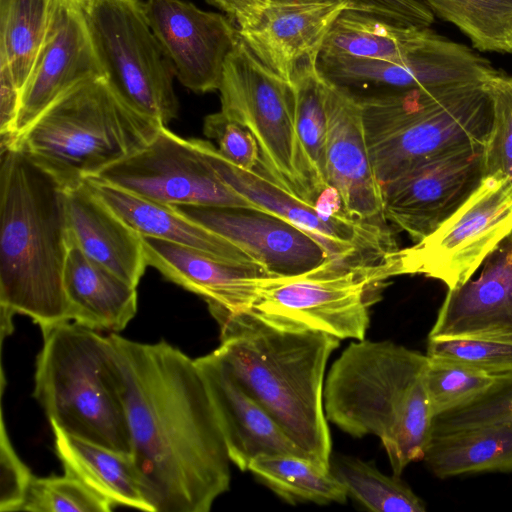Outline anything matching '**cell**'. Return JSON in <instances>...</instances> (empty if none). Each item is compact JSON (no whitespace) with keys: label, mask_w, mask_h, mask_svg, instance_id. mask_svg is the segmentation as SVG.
Returning <instances> with one entry per match:
<instances>
[{"label":"cell","mask_w":512,"mask_h":512,"mask_svg":"<svg viewBox=\"0 0 512 512\" xmlns=\"http://www.w3.org/2000/svg\"><path fill=\"white\" fill-rule=\"evenodd\" d=\"M455 338L512 342V232L477 279L448 290L428 339Z\"/></svg>","instance_id":"obj_19"},{"label":"cell","mask_w":512,"mask_h":512,"mask_svg":"<svg viewBox=\"0 0 512 512\" xmlns=\"http://www.w3.org/2000/svg\"><path fill=\"white\" fill-rule=\"evenodd\" d=\"M55 451L72 476L113 506L154 512L147 501L131 454L75 437L51 424Z\"/></svg>","instance_id":"obj_26"},{"label":"cell","mask_w":512,"mask_h":512,"mask_svg":"<svg viewBox=\"0 0 512 512\" xmlns=\"http://www.w3.org/2000/svg\"><path fill=\"white\" fill-rule=\"evenodd\" d=\"M248 471L290 504H341L348 497L345 487L330 468L307 457L282 454L259 456L252 460Z\"/></svg>","instance_id":"obj_29"},{"label":"cell","mask_w":512,"mask_h":512,"mask_svg":"<svg viewBox=\"0 0 512 512\" xmlns=\"http://www.w3.org/2000/svg\"><path fill=\"white\" fill-rule=\"evenodd\" d=\"M211 315L220 327L221 343L214 352L239 385L308 458L329 468L325 370L340 339L323 332L282 330L249 310Z\"/></svg>","instance_id":"obj_3"},{"label":"cell","mask_w":512,"mask_h":512,"mask_svg":"<svg viewBox=\"0 0 512 512\" xmlns=\"http://www.w3.org/2000/svg\"><path fill=\"white\" fill-rule=\"evenodd\" d=\"M512 232V185L486 175L472 196L433 233L398 249L391 261L394 276L422 274L460 287Z\"/></svg>","instance_id":"obj_11"},{"label":"cell","mask_w":512,"mask_h":512,"mask_svg":"<svg viewBox=\"0 0 512 512\" xmlns=\"http://www.w3.org/2000/svg\"><path fill=\"white\" fill-rule=\"evenodd\" d=\"M86 18L103 75L140 114L167 125L178 115L176 73L141 0H88Z\"/></svg>","instance_id":"obj_9"},{"label":"cell","mask_w":512,"mask_h":512,"mask_svg":"<svg viewBox=\"0 0 512 512\" xmlns=\"http://www.w3.org/2000/svg\"><path fill=\"white\" fill-rule=\"evenodd\" d=\"M84 182L141 236L188 246L220 261L253 268L267 275L245 251L192 220L175 206L144 198L96 176L88 177Z\"/></svg>","instance_id":"obj_23"},{"label":"cell","mask_w":512,"mask_h":512,"mask_svg":"<svg viewBox=\"0 0 512 512\" xmlns=\"http://www.w3.org/2000/svg\"><path fill=\"white\" fill-rule=\"evenodd\" d=\"M34 476L16 454L1 418L0 511H21Z\"/></svg>","instance_id":"obj_40"},{"label":"cell","mask_w":512,"mask_h":512,"mask_svg":"<svg viewBox=\"0 0 512 512\" xmlns=\"http://www.w3.org/2000/svg\"><path fill=\"white\" fill-rule=\"evenodd\" d=\"M430 358L463 364L491 376L512 373V342L482 339H428Z\"/></svg>","instance_id":"obj_37"},{"label":"cell","mask_w":512,"mask_h":512,"mask_svg":"<svg viewBox=\"0 0 512 512\" xmlns=\"http://www.w3.org/2000/svg\"><path fill=\"white\" fill-rule=\"evenodd\" d=\"M493 379L469 366L429 357L426 384L433 418L471 401Z\"/></svg>","instance_id":"obj_35"},{"label":"cell","mask_w":512,"mask_h":512,"mask_svg":"<svg viewBox=\"0 0 512 512\" xmlns=\"http://www.w3.org/2000/svg\"><path fill=\"white\" fill-rule=\"evenodd\" d=\"M148 266L166 279L202 297L210 313L250 310L267 276L259 270L226 263L196 249L142 236Z\"/></svg>","instance_id":"obj_22"},{"label":"cell","mask_w":512,"mask_h":512,"mask_svg":"<svg viewBox=\"0 0 512 512\" xmlns=\"http://www.w3.org/2000/svg\"><path fill=\"white\" fill-rule=\"evenodd\" d=\"M221 112L256 139L273 181L314 205L318 192L295 129V87L238 40L227 55L219 86Z\"/></svg>","instance_id":"obj_8"},{"label":"cell","mask_w":512,"mask_h":512,"mask_svg":"<svg viewBox=\"0 0 512 512\" xmlns=\"http://www.w3.org/2000/svg\"><path fill=\"white\" fill-rule=\"evenodd\" d=\"M34 397L51 424L131 454V437L108 337L63 322L43 333Z\"/></svg>","instance_id":"obj_7"},{"label":"cell","mask_w":512,"mask_h":512,"mask_svg":"<svg viewBox=\"0 0 512 512\" xmlns=\"http://www.w3.org/2000/svg\"><path fill=\"white\" fill-rule=\"evenodd\" d=\"M344 9H348L345 0L268 5L258 21L238 29V35L261 63L293 83L317 68L326 35Z\"/></svg>","instance_id":"obj_20"},{"label":"cell","mask_w":512,"mask_h":512,"mask_svg":"<svg viewBox=\"0 0 512 512\" xmlns=\"http://www.w3.org/2000/svg\"><path fill=\"white\" fill-rule=\"evenodd\" d=\"M70 240L137 287L148 266L142 236L82 183L65 188Z\"/></svg>","instance_id":"obj_24"},{"label":"cell","mask_w":512,"mask_h":512,"mask_svg":"<svg viewBox=\"0 0 512 512\" xmlns=\"http://www.w3.org/2000/svg\"><path fill=\"white\" fill-rule=\"evenodd\" d=\"M162 125L126 104L104 77H96L71 87L1 144L20 150L67 188L141 150Z\"/></svg>","instance_id":"obj_6"},{"label":"cell","mask_w":512,"mask_h":512,"mask_svg":"<svg viewBox=\"0 0 512 512\" xmlns=\"http://www.w3.org/2000/svg\"><path fill=\"white\" fill-rule=\"evenodd\" d=\"M64 289L70 319L93 330L121 331L137 312V287L93 261L71 240Z\"/></svg>","instance_id":"obj_25"},{"label":"cell","mask_w":512,"mask_h":512,"mask_svg":"<svg viewBox=\"0 0 512 512\" xmlns=\"http://www.w3.org/2000/svg\"><path fill=\"white\" fill-rule=\"evenodd\" d=\"M144 8L178 81L195 93L218 90L225 59L239 37L235 23L185 0H146Z\"/></svg>","instance_id":"obj_15"},{"label":"cell","mask_w":512,"mask_h":512,"mask_svg":"<svg viewBox=\"0 0 512 512\" xmlns=\"http://www.w3.org/2000/svg\"><path fill=\"white\" fill-rule=\"evenodd\" d=\"M52 2L0 0V63L9 67L21 95L44 41Z\"/></svg>","instance_id":"obj_30"},{"label":"cell","mask_w":512,"mask_h":512,"mask_svg":"<svg viewBox=\"0 0 512 512\" xmlns=\"http://www.w3.org/2000/svg\"><path fill=\"white\" fill-rule=\"evenodd\" d=\"M380 274L346 269L329 261L296 276H263L250 308L273 327L316 331L340 340L365 339Z\"/></svg>","instance_id":"obj_10"},{"label":"cell","mask_w":512,"mask_h":512,"mask_svg":"<svg viewBox=\"0 0 512 512\" xmlns=\"http://www.w3.org/2000/svg\"><path fill=\"white\" fill-rule=\"evenodd\" d=\"M87 3L53 0L44 41L22 91L12 139L71 87L104 77L88 28Z\"/></svg>","instance_id":"obj_16"},{"label":"cell","mask_w":512,"mask_h":512,"mask_svg":"<svg viewBox=\"0 0 512 512\" xmlns=\"http://www.w3.org/2000/svg\"><path fill=\"white\" fill-rule=\"evenodd\" d=\"M203 131L215 140L220 154L230 162L272 180L256 139L244 126L219 111L205 117Z\"/></svg>","instance_id":"obj_39"},{"label":"cell","mask_w":512,"mask_h":512,"mask_svg":"<svg viewBox=\"0 0 512 512\" xmlns=\"http://www.w3.org/2000/svg\"><path fill=\"white\" fill-rule=\"evenodd\" d=\"M487 83L354 95L381 187L437 157L486 146L494 118Z\"/></svg>","instance_id":"obj_5"},{"label":"cell","mask_w":512,"mask_h":512,"mask_svg":"<svg viewBox=\"0 0 512 512\" xmlns=\"http://www.w3.org/2000/svg\"><path fill=\"white\" fill-rule=\"evenodd\" d=\"M113 505L76 478L64 475L33 477L21 511L110 512Z\"/></svg>","instance_id":"obj_36"},{"label":"cell","mask_w":512,"mask_h":512,"mask_svg":"<svg viewBox=\"0 0 512 512\" xmlns=\"http://www.w3.org/2000/svg\"><path fill=\"white\" fill-rule=\"evenodd\" d=\"M21 92L17 88L9 67L0 63V134L1 141L15 135Z\"/></svg>","instance_id":"obj_42"},{"label":"cell","mask_w":512,"mask_h":512,"mask_svg":"<svg viewBox=\"0 0 512 512\" xmlns=\"http://www.w3.org/2000/svg\"><path fill=\"white\" fill-rule=\"evenodd\" d=\"M207 156L221 179L264 212L278 216L312 237L338 267L386 274L399 249L389 227L350 216L325 220L314 205L303 201L275 181L245 170L220 154L210 141Z\"/></svg>","instance_id":"obj_12"},{"label":"cell","mask_w":512,"mask_h":512,"mask_svg":"<svg viewBox=\"0 0 512 512\" xmlns=\"http://www.w3.org/2000/svg\"><path fill=\"white\" fill-rule=\"evenodd\" d=\"M269 5H301L321 3L330 0H267Z\"/></svg>","instance_id":"obj_44"},{"label":"cell","mask_w":512,"mask_h":512,"mask_svg":"<svg viewBox=\"0 0 512 512\" xmlns=\"http://www.w3.org/2000/svg\"><path fill=\"white\" fill-rule=\"evenodd\" d=\"M206 144V140L180 137L162 125L144 148L96 177L171 206L262 211L221 179L207 156Z\"/></svg>","instance_id":"obj_13"},{"label":"cell","mask_w":512,"mask_h":512,"mask_svg":"<svg viewBox=\"0 0 512 512\" xmlns=\"http://www.w3.org/2000/svg\"><path fill=\"white\" fill-rule=\"evenodd\" d=\"M223 11L238 27L246 28L255 24L269 5L267 0H205Z\"/></svg>","instance_id":"obj_43"},{"label":"cell","mask_w":512,"mask_h":512,"mask_svg":"<svg viewBox=\"0 0 512 512\" xmlns=\"http://www.w3.org/2000/svg\"><path fill=\"white\" fill-rule=\"evenodd\" d=\"M423 461L438 478L512 471V425L432 435Z\"/></svg>","instance_id":"obj_27"},{"label":"cell","mask_w":512,"mask_h":512,"mask_svg":"<svg viewBox=\"0 0 512 512\" xmlns=\"http://www.w3.org/2000/svg\"><path fill=\"white\" fill-rule=\"evenodd\" d=\"M428 364L418 351L363 339L344 349L325 379L327 420L353 437L377 436L398 476L423 460L432 436Z\"/></svg>","instance_id":"obj_4"},{"label":"cell","mask_w":512,"mask_h":512,"mask_svg":"<svg viewBox=\"0 0 512 512\" xmlns=\"http://www.w3.org/2000/svg\"><path fill=\"white\" fill-rule=\"evenodd\" d=\"M485 177V145L427 161L382 186L385 218L419 242L449 219Z\"/></svg>","instance_id":"obj_14"},{"label":"cell","mask_w":512,"mask_h":512,"mask_svg":"<svg viewBox=\"0 0 512 512\" xmlns=\"http://www.w3.org/2000/svg\"><path fill=\"white\" fill-rule=\"evenodd\" d=\"M251 256L268 276H296L328 261L308 234L268 212L214 206H175Z\"/></svg>","instance_id":"obj_18"},{"label":"cell","mask_w":512,"mask_h":512,"mask_svg":"<svg viewBox=\"0 0 512 512\" xmlns=\"http://www.w3.org/2000/svg\"><path fill=\"white\" fill-rule=\"evenodd\" d=\"M502 425H512V373L494 376L474 399L435 416L432 435Z\"/></svg>","instance_id":"obj_34"},{"label":"cell","mask_w":512,"mask_h":512,"mask_svg":"<svg viewBox=\"0 0 512 512\" xmlns=\"http://www.w3.org/2000/svg\"><path fill=\"white\" fill-rule=\"evenodd\" d=\"M131 456L154 512H208L230 487V458L195 360L161 341L108 336Z\"/></svg>","instance_id":"obj_1"},{"label":"cell","mask_w":512,"mask_h":512,"mask_svg":"<svg viewBox=\"0 0 512 512\" xmlns=\"http://www.w3.org/2000/svg\"><path fill=\"white\" fill-rule=\"evenodd\" d=\"M348 9L372 14L395 24L430 28L434 13L423 0H345Z\"/></svg>","instance_id":"obj_41"},{"label":"cell","mask_w":512,"mask_h":512,"mask_svg":"<svg viewBox=\"0 0 512 512\" xmlns=\"http://www.w3.org/2000/svg\"><path fill=\"white\" fill-rule=\"evenodd\" d=\"M293 84L296 95L295 129L319 195L330 185L325 160L326 82L314 68L297 77Z\"/></svg>","instance_id":"obj_33"},{"label":"cell","mask_w":512,"mask_h":512,"mask_svg":"<svg viewBox=\"0 0 512 512\" xmlns=\"http://www.w3.org/2000/svg\"><path fill=\"white\" fill-rule=\"evenodd\" d=\"M212 403L230 461L248 471L264 455H307L236 381L213 351L195 359ZM308 458V457H307Z\"/></svg>","instance_id":"obj_21"},{"label":"cell","mask_w":512,"mask_h":512,"mask_svg":"<svg viewBox=\"0 0 512 512\" xmlns=\"http://www.w3.org/2000/svg\"><path fill=\"white\" fill-rule=\"evenodd\" d=\"M329 468L348 496L370 511H426L423 500L398 475H385L373 464L345 455L331 456Z\"/></svg>","instance_id":"obj_31"},{"label":"cell","mask_w":512,"mask_h":512,"mask_svg":"<svg viewBox=\"0 0 512 512\" xmlns=\"http://www.w3.org/2000/svg\"><path fill=\"white\" fill-rule=\"evenodd\" d=\"M424 30L344 9L328 31L320 55L396 60L417 42Z\"/></svg>","instance_id":"obj_28"},{"label":"cell","mask_w":512,"mask_h":512,"mask_svg":"<svg viewBox=\"0 0 512 512\" xmlns=\"http://www.w3.org/2000/svg\"><path fill=\"white\" fill-rule=\"evenodd\" d=\"M487 86L494 118L485 146L486 175H500L512 185V77L499 73Z\"/></svg>","instance_id":"obj_38"},{"label":"cell","mask_w":512,"mask_h":512,"mask_svg":"<svg viewBox=\"0 0 512 512\" xmlns=\"http://www.w3.org/2000/svg\"><path fill=\"white\" fill-rule=\"evenodd\" d=\"M484 52L512 53V0H424Z\"/></svg>","instance_id":"obj_32"},{"label":"cell","mask_w":512,"mask_h":512,"mask_svg":"<svg viewBox=\"0 0 512 512\" xmlns=\"http://www.w3.org/2000/svg\"><path fill=\"white\" fill-rule=\"evenodd\" d=\"M325 82L328 182L339 192L352 218L388 227L382 187L366 144L360 103L349 91Z\"/></svg>","instance_id":"obj_17"},{"label":"cell","mask_w":512,"mask_h":512,"mask_svg":"<svg viewBox=\"0 0 512 512\" xmlns=\"http://www.w3.org/2000/svg\"><path fill=\"white\" fill-rule=\"evenodd\" d=\"M70 246L66 190L20 150L1 144L0 306L2 339L15 314L42 330L68 322L64 270Z\"/></svg>","instance_id":"obj_2"}]
</instances>
